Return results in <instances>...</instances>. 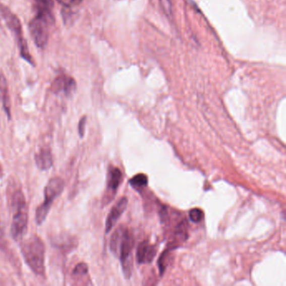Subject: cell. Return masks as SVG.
Returning a JSON list of instances; mask_svg holds the SVG:
<instances>
[{
    "mask_svg": "<svg viewBox=\"0 0 286 286\" xmlns=\"http://www.w3.org/2000/svg\"><path fill=\"white\" fill-rule=\"evenodd\" d=\"M23 258L36 275L45 274V244L37 235H31L20 244Z\"/></svg>",
    "mask_w": 286,
    "mask_h": 286,
    "instance_id": "1",
    "label": "cell"
},
{
    "mask_svg": "<svg viewBox=\"0 0 286 286\" xmlns=\"http://www.w3.org/2000/svg\"><path fill=\"white\" fill-rule=\"evenodd\" d=\"M13 215L10 234L15 241H20L27 233L28 207L22 191L18 190L12 197Z\"/></svg>",
    "mask_w": 286,
    "mask_h": 286,
    "instance_id": "2",
    "label": "cell"
},
{
    "mask_svg": "<svg viewBox=\"0 0 286 286\" xmlns=\"http://www.w3.org/2000/svg\"><path fill=\"white\" fill-rule=\"evenodd\" d=\"M54 24L51 10L37 9V14L29 24V30L34 42L39 49H45L47 45L50 29Z\"/></svg>",
    "mask_w": 286,
    "mask_h": 286,
    "instance_id": "3",
    "label": "cell"
},
{
    "mask_svg": "<svg viewBox=\"0 0 286 286\" xmlns=\"http://www.w3.org/2000/svg\"><path fill=\"white\" fill-rule=\"evenodd\" d=\"M0 14L2 15L3 19L5 20L8 28L15 35V40L17 41V45L20 49V56L34 67L35 66L34 59L29 51L27 43L25 41L24 35H23L22 26H21L19 18L7 6L3 5L2 3H0Z\"/></svg>",
    "mask_w": 286,
    "mask_h": 286,
    "instance_id": "4",
    "label": "cell"
},
{
    "mask_svg": "<svg viewBox=\"0 0 286 286\" xmlns=\"http://www.w3.org/2000/svg\"><path fill=\"white\" fill-rule=\"evenodd\" d=\"M64 187L65 182L60 177H54L48 182L44 191V202L35 211V221L38 225H41L45 221L53 202L63 193Z\"/></svg>",
    "mask_w": 286,
    "mask_h": 286,
    "instance_id": "5",
    "label": "cell"
},
{
    "mask_svg": "<svg viewBox=\"0 0 286 286\" xmlns=\"http://www.w3.org/2000/svg\"><path fill=\"white\" fill-rule=\"evenodd\" d=\"M134 247V239L128 229H124L122 239L118 249V255L120 254V262L122 265L125 276L130 278L132 266V250Z\"/></svg>",
    "mask_w": 286,
    "mask_h": 286,
    "instance_id": "6",
    "label": "cell"
},
{
    "mask_svg": "<svg viewBox=\"0 0 286 286\" xmlns=\"http://www.w3.org/2000/svg\"><path fill=\"white\" fill-rule=\"evenodd\" d=\"M50 88L54 94H63L68 97L74 94L77 89V83L70 76L63 74L53 81Z\"/></svg>",
    "mask_w": 286,
    "mask_h": 286,
    "instance_id": "7",
    "label": "cell"
},
{
    "mask_svg": "<svg viewBox=\"0 0 286 286\" xmlns=\"http://www.w3.org/2000/svg\"><path fill=\"white\" fill-rule=\"evenodd\" d=\"M128 205V199L126 197H122L119 202L113 206L110 213L107 217L106 221V229L105 232L106 234H109L110 231L112 230V227L115 226V224L117 223L118 220L120 219V216H122L123 213L125 212Z\"/></svg>",
    "mask_w": 286,
    "mask_h": 286,
    "instance_id": "8",
    "label": "cell"
},
{
    "mask_svg": "<svg viewBox=\"0 0 286 286\" xmlns=\"http://www.w3.org/2000/svg\"><path fill=\"white\" fill-rule=\"evenodd\" d=\"M156 255V249L148 241H143L138 246L136 258L139 264H149Z\"/></svg>",
    "mask_w": 286,
    "mask_h": 286,
    "instance_id": "9",
    "label": "cell"
},
{
    "mask_svg": "<svg viewBox=\"0 0 286 286\" xmlns=\"http://www.w3.org/2000/svg\"><path fill=\"white\" fill-rule=\"evenodd\" d=\"M35 162L36 166L40 170H48L53 165V157L49 147H42L35 154Z\"/></svg>",
    "mask_w": 286,
    "mask_h": 286,
    "instance_id": "10",
    "label": "cell"
},
{
    "mask_svg": "<svg viewBox=\"0 0 286 286\" xmlns=\"http://www.w3.org/2000/svg\"><path fill=\"white\" fill-rule=\"evenodd\" d=\"M123 179L122 172L117 167H111L107 175V192L113 193L119 188Z\"/></svg>",
    "mask_w": 286,
    "mask_h": 286,
    "instance_id": "11",
    "label": "cell"
},
{
    "mask_svg": "<svg viewBox=\"0 0 286 286\" xmlns=\"http://www.w3.org/2000/svg\"><path fill=\"white\" fill-rule=\"evenodd\" d=\"M0 94L2 99L3 107L7 115L9 120L11 119V102H10V94L8 89L7 80L5 75L0 72Z\"/></svg>",
    "mask_w": 286,
    "mask_h": 286,
    "instance_id": "12",
    "label": "cell"
},
{
    "mask_svg": "<svg viewBox=\"0 0 286 286\" xmlns=\"http://www.w3.org/2000/svg\"><path fill=\"white\" fill-rule=\"evenodd\" d=\"M130 184L131 187H134L135 189H141L143 187H145L148 184V177L146 175L138 174L135 177L131 178L130 181Z\"/></svg>",
    "mask_w": 286,
    "mask_h": 286,
    "instance_id": "13",
    "label": "cell"
},
{
    "mask_svg": "<svg viewBox=\"0 0 286 286\" xmlns=\"http://www.w3.org/2000/svg\"><path fill=\"white\" fill-rule=\"evenodd\" d=\"M88 273V267L85 263H80L75 267L72 271V276L74 278H82V277L87 275Z\"/></svg>",
    "mask_w": 286,
    "mask_h": 286,
    "instance_id": "14",
    "label": "cell"
},
{
    "mask_svg": "<svg viewBox=\"0 0 286 286\" xmlns=\"http://www.w3.org/2000/svg\"><path fill=\"white\" fill-rule=\"evenodd\" d=\"M189 217L193 222L197 223V222L202 221L204 217V212L199 208H194V209L190 211Z\"/></svg>",
    "mask_w": 286,
    "mask_h": 286,
    "instance_id": "15",
    "label": "cell"
},
{
    "mask_svg": "<svg viewBox=\"0 0 286 286\" xmlns=\"http://www.w3.org/2000/svg\"><path fill=\"white\" fill-rule=\"evenodd\" d=\"M58 1L59 4L63 5V7L69 8V9L78 6L82 2V0H58Z\"/></svg>",
    "mask_w": 286,
    "mask_h": 286,
    "instance_id": "16",
    "label": "cell"
},
{
    "mask_svg": "<svg viewBox=\"0 0 286 286\" xmlns=\"http://www.w3.org/2000/svg\"><path fill=\"white\" fill-rule=\"evenodd\" d=\"M37 5V9H45L51 10L53 6V0H35Z\"/></svg>",
    "mask_w": 286,
    "mask_h": 286,
    "instance_id": "17",
    "label": "cell"
},
{
    "mask_svg": "<svg viewBox=\"0 0 286 286\" xmlns=\"http://www.w3.org/2000/svg\"><path fill=\"white\" fill-rule=\"evenodd\" d=\"M160 3H161L162 7H163L164 13H165L168 16L171 15V1H170V0H160Z\"/></svg>",
    "mask_w": 286,
    "mask_h": 286,
    "instance_id": "18",
    "label": "cell"
},
{
    "mask_svg": "<svg viewBox=\"0 0 286 286\" xmlns=\"http://www.w3.org/2000/svg\"><path fill=\"white\" fill-rule=\"evenodd\" d=\"M86 124H87V117L84 116L80 120L79 125H78V133H79V136L81 138L84 137Z\"/></svg>",
    "mask_w": 286,
    "mask_h": 286,
    "instance_id": "19",
    "label": "cell"
},
{
    "mask_svg": "<svg viewBox=\"0 0 286 286\" xmlns=\"http://www.w3.org/2000/svg\"><path fill=\"white\" fill-rule=\"evenodd\" d=\"M5 246H6V239H5V231L0 222V249H4Z\"/></svg>",
    "mask_w": 286,
    "mask_h": 286,
    "instance_id": "20",
    "label": "cell"
}]
</instances>
